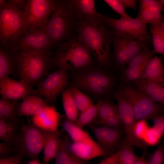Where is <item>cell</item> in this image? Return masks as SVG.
Returning <instances> with one entry per match:
<instances>
[{
  "label": "cell",
  "instance_id": "6da1fadb",
  "mask_svg": "<svg viewBox=\"0 0 164 164\" xmlns=\"http://www.w3.org/2000/svg\"><path fill=\"white\" fill-rule=\"evenodd\" d=\"M76 36L88 49L98 65L104 68L109 67L113 34L105 24L103 22L95 27L80 21Z\"/></svg>",
  "mask_w": 164,
  "mask_h": 164
},
{
  "label": "cell",
  "instance_id": "7a4b0ae2",
  "mask_svg": "<svg viewBox=\"0 0 164 164\" xmlns=\"http://www.w3.org/2000/svg\"><path fill=\"white\" fill-rule=\"evenodd\" d=\"M79 22L69 0H57L45 29L56 46L76 36Z\"/></svg>",
  "mask_w": 164,
  "mask_h": 164
},
{
  "label": "cell",
  "instance_id": "3957f363",
  "mask_svg": "<svg viewBox=\"0 0 164 164\" xmlns=\"http://www.w3.org/2000/svg\"><path fill=\"white\" fill-rule=\"evenodd\" d=\"M52 65L67 70L80 71L97 64L88 49L76 36L57 46Z\"/></svg>",
  "mask_w": 164,
  "mask_h": 164
},
{
  "label": "cell",
  "instance_id": "277c9868",
  "mask_svg": "<svg viewBox=\"0 0 164 164\" xmlns=\"http://www.w3.org/2000/svg\"><path fill=\"white\" fill-rule=\"evenodd\" d=\"M114 77L97 64L76 71L72 78V86L94 95L102 97L108 95L115 83Z\"/></svg>",
  "mask_w": 164,
  "mask_h": 164
},
{
  "label": "cell",
  "instance_id": "5b68a950",
  "mask_svg": "<svg viewBox=\"0 0 164 164\" xmlns=\"http://www.w3.org/2000/svg\"><path fill=\"white\" fill-rule=\"evenodd\" d=\"M20 80L33 87L43 79L52 66V54L25 52L15 53Z\"/></svg>",
  "mask_w": 164,
  "mask_h": 164
},
{
  "label": "cell",
  "instance_id": "8992f818",
  "mask_svg": "<svg viewBox=\"0 0 164 164\" xmlns=\"http://www.w3.org/2000/svg\"><path fill=\"white\" fill-rule=\"evenodd\" d=\"M99 16L102 22L114 34L128 38L142 41L151 47L152 39L147 30L146 24L137 17L116 19L100 13Z\"/></svg>",
  "mask_w": 164,
  "mask_h": 164
},
{
  "label": "cell",
  "instance_id": "52a82bcc",
  "mask_svg": "<svg viewBox=\"0 0 164 164\" xmlns=\"http://www.w3.org/2000/svg\"><path fill=\"white\" fill-rule=\"evenodd\" d=\"M56 46L45 29L36 28L26 31L6 47L13 53L25 52L52 54Z\"/></svg>",
  "mask_w": 164,
  "mask_h": 164
},
{
  "label": "cell",
  "instance_id": "ba28073f",
  "mask_svg": "<svg viewBox=\"0 0 164 164\" xmlns=\"http://www.w3.org/2000/svg\"><path fill=\"white\" fill-rule=\"evenodd\" d=\"M119 88L131 104L137 123L164 114V106L152 101L136 88L129 86Z\"/></svg>",
  "mask_w": 164,
  "mask_h": 164
},
{
  "label": "cell",
  "instance_id": "9c48e42d",
  "mask_svg": "<svg viewBox=\"0 0 164 164\" xmlns=\"http://www.w3.org/2000/svg\"><path fill=\"white\" fill-rule=\"evenodd\" d=\"M26 31L22 11L7 4L0 8V45L7 47Z\"/></svg>",
  "mask_w": 164,
  "mask_h": 164
},
{
  "label": "cell",
  "instance_id": "30bf717a",
  "mask_svg": "<svg viewBox=\"0 0 164 164\" xmlns=\"http://www.w3.org/2000/svg\"><path fill=\"white\" fill-rule=\"evenodd\" d=\"M56 0H28L22 11L26 30L45 29L56 4Z\"/></svg>",
  "mask_w": 164,
  "mask_h": 164
},
{
  "label": "cell",
  "instance_id": "8fae6325",
  "mask_svg": "<svg viewBox=\"0 0 164 164\" xmlns=\"http://www.w3.org/2000/svg\"><path fill=\"white\" fill-rule=\"evenodd\" d=\"M46 132L32 124L23 123L17 146L18 152L30 160L37 159L43 149Z\"/></svg>",
  "mask_w": 164,
  "mask_h": 164
},
{
  "label": "cell",
  "instance_id": "7c38bea8",
  "mask_svg": "<svg viewBox=\"0 0 164 164\" xmlns=\"http://www.w3.org/2000/svg\"><path fill=\"white\" fill-rule=\"evenodd\" d=\"M69 83L67 70L58 68L50 74L37 86L36 94L53 104Z\"/></svg>",
  "mask_w": 164,
  "mask_h": 164
},
{
  "label": "cell",
  "instance_id": "4fadbf2b",
  "mask_svg": "<svg viewBox=\"0 0 164 164\" xmlns=\"http://www.w3.org/2000/svg\"><path fill=\"white\" fill-rule=\"evenodd\" d=\"M113 93L117 102L118 113L125 135V140L133 146H138L141 140L136 133L137 122L131 104L119 88L115 90Z\"/></svg>",
  "mask_w": 164,
  "mask_h": 164
},
{
  "label": "cell",
  "instance_id": "5bb4252c",
  "mask_svg": "<svg viewBox=\"0 0 164 164\" xmlns=\"http://www.w3.org/2000/svg\"><path fill=\"white\" fill-rule=\"evenodd\" d=\"M94 135L96 142L105 152L109 155L117 152L125 139L124 131L91 124L88 125Z\"/></svg>",
  "mask_w": 164,
  "mask_h": 164
},
{
  "label": "cell",
  "instance_id": "9a60e30c",
  "mask_svg": "<svg viewBox=\"0 0 164 164\" xmlns=\"http://www.w3.org/2000/svg\"><path fill=\"white\" fill-rule=\"evenodd\" d=\"M0 93L2 97L16 101L28 95H37L36 90L25 81L9 77L0 80Z\"/></svg>",
  "mask_w": 164,
  "mask_h": 164
},
{
  "label": "cell",
  "instance_id": "2e32d148",
  "mask_svg": "<svg viewBox=\"0 0 164 164\" xmlns=\"http://www.w3.org/2000/svg\"><path fill=\"white\" fill-rule=\"evenodd\" d=\"M77 14L79 21L97 27L103 23L99 13L96 10L95 1L94 0H69Z\"/></svg>",
  "mask_w": 164,
  "mask_h": 164
},
{
  "label": "cell",
  "instance_id": "e0dca14e",
  "mask_svg": "<svg viewBox=\"0 0 164 164\" xmlns=\"http://www.w3.org/2000/svg\"><path fill=\"white\" fill-rule=\"evenodd\" d=\"M61 115L53 104H48L39 114L32 116V124L48 132L58 131Z\"/></svg>",
  "mask_w": 164,
  "mask_h": 164
},
{
  "label": "cell",
  "instance_id": "ac0fdd59",
  "mask_svg": "<svg viewBox=\"0 0 164 164\" xmlns=\"http://www.w3.org/2000/svg\"><path fill=\"white\" fill-rule=\"evenodd\" d=\"M162 0H140L137 17L146 24L156 25L161 21Z\"/></svg>",
  "mask_w": 164,
  "mask_h": 164
},
{
  "label": "cell",
  "instance_id": "d6986e66",
  "mask_svg": "<svg viewBox=\"0 0 164 164\" xmlns=\"http://www.w3.org/2000/svg\"><path fill=\"white\" fill-rule=\"evenodd\" d=\"M68 146L73 154L86 161L106 155L92 138L82 142H72Z\"/></svg>",
  "mask_w": 164,
  "mask_h": 164
},
{
  "label": "cell",
  "instance_id": "ffe728a7",
  "mask_svg": "<svg viewBox=\"0 0 164 164\" xmlns=\"http://www.w3.org/2000/svg\"><path fill=\"white\" fill-rule=\"evenodd\" d=\"M48 104L44 98L38 95H28L22 98V102L19 104L18 116L35 115Z\"/></svg>",
  "mask_w": 164,
  "mask_h": 164
},
{
  "label": "cell",
  "instance_id": "44dd1931",
  "mask_svg": "<svg viewBox=\"0 0 164 164\" xmlns=\"http://www.w3.org/2000/svg\"><path fill=\"white\" fill-rule=\"evenodd\" d=\"M23 123L17 119H0V139L2 142L11 143L17 148Z\"/></svg>",
  "mask_w": 164,
  "mask_h": 164
},
{
  "label": "cell",
  "instance_id": "7402d4cb",
  "mask_svg": "<svg viewBox=\"0 0 164 164\" xmlns=\"http://www.w3.org/2000/svg\"><path fill=\"white\" fill-rule=\"evenodd\" d=\"M137 89L152 101L164 106V85L140 80L135 83Z\"/></svg>",
  "mask_w": 164,
  "mask_h": 164
},
{
  "label": "cell",
  "instance_id": "603a6c76",
  "mask_svg": "<svg viewBox=\"0 0 164 164\" xmlns=\"http://www.w3.org/2000/svg\"><path fill=\"white\" fill-rule=\"evenodd\" d=\"M113 34L111 57L115 65L121 70L127 66L131 59L126 46L125 37Z\"/></svg>",
  "mask_w": 164,
  "mask_h": 164
},
{
  "label": "cell",
  "instance_id": "cb8c5ba5",
  "mask_svg": "<svg viewBox=\"0 0 164 164\" xmlns=\"http://www.w3.org/2000/svg\"><path fill=\"white\" fill-rule=\"evenodd\" d=\"M162 61L161 57L154 56L146 66L140 80L164 85V63Z\"/></svg>",
  "mask_w": 164,
  "mask_h": 164
},
{
  "label": "cell",
  "instance_id": "d4e9b609",
  "mask_svg": "<svg viewBox=\"0 0 164 164\" xmlns=\"http://www.w3.org/2000/svg\"><path fill=\"white\" fill-rule=\"evenodd\" d=\"M17 72L15 53L6 46L0 45V80Z\"/></svg>",
  "mask_w": 164,
  "mask_h": 164
},
{
  "label": "cell",
  "instance_id": "484cf974",
  "mask_svg": "<svg viewBox=\"0 0 164 164\" xmlns=\"http://www.w3.org/2000/svg\"><path fill=\"white\" fill-rule=\"evenodd\" d=\"M58 131L47 132L45 137L43 148V156L42 164H48L55 159L57 153L60 139Z\"/></svg>",
  "mask_w": 164,
  "mask_h": 164
},
{
  "label": "cell",
  "instance_id": "4316f807",
  "mask_svg": "<svg viewBox=\"0 0 164 164\" xmlns=\"http://www.w3.org/2000/svg\"><path fill=\"white\" fill-rule=\"evenodd\" d=\"M55 159L54 164H91L87 161L82 159L73 154L67 143L61 139Z\"/></svg>",
  "mask_w": 164,
  "mask_h": 164
},
{
  "label": "cell",
  "instance_id": "83f0119b",
  "mask_svg": "<svg viewBox=\"0 0 164 164\" xmlns=\"http://www.w3.org/2000/svg\"><path fill=\"white\" fill-rule=\"evenodd\" d=\"M62 101L65 116L69 121L75 123L79 112L69 88L65 89L61 93Z\"/></svg>",
  "mask_w": 164,
  "mask_h": 164
},
{
  "label": "cell",
  "instance_id": "f1b7e54d",
  "mask_svg": "<svg viewBox=\"0 0 164 164\" xmlns=\"http://www.w3.org/2000/svg\"><path fill=\"white\" fill-rule=\"evenodd\" d=\"M100 104L97 116L93 124L100 125L115 115L118 114L117 104L106 99L100 100Z\"/></svg>",
  "mask_w": 164,
  "mask_h": 164
},
{
  "label": "cell",
  "instance_id": "f546056e",
  "mask_svg": "<svg viewBox=\"0 0 164 164\" xmlns=\"http://www.w3.org/2000/svg\"><path fill=\"white\" fill-rule=\"evenodd\" d=\"M100 104L99 100L97 103L93 104L80 113L74 123L82 128L93 124L97 116Z\"/></svg>",
  "mask_w": 164,
  "mask_h": 164
},
{
  "label": "cell",
  "instance_id": "4dcf8cb0",
  "mask_svg": "<svg viewBox=\"0 0 164 164\" xmlns=\"http://www.w3.org/2000/svg\"><path fill=\"white\" fill-rule=\"evenodd\" d=\"M19 104L17 101L2 97L0 99V119L10 120L17 119Z\"/></svg>",
  "mask_w": 164,
  "mask_h": 164
},
{
  "label": "cell",
  "instance_id": "1f68e13d",
  "mask_svg": "<svg viewBox=\"0 0 164 164\" xmlns=\"http://www.w3.org/2000/svg\"><path fill=\"white\" fill-rule=\"evenodd\" d=\"M161 21L157 24L150 25V31L154 52L164 55V34L161 28Z\"/></svg>",
  "mask_w": 164,
  "mask_h": 164
},
{
  "label": "cell",
  "instance_id": "d6a6232c",
  "mask_svg": "<svg viewBox=\"0 0 164 164\" xmlns=\"http://www.w3.org/2000/svg\"><path fill=\"white\" fill-rule=\"evenodd\" d=\"M155 54L153 50L147 47L132 58L126 67L145 68L149 62L155 56Z\"/></svg>",
  "mask_w": 164,
  "mask_h": 164
},
{
  "label": "cell",
  "instance_id": "836d02e7",
  "mask_svg": "<svg viewBox=\"0 0 164 164\" xmlns=\"http://www.w3.org/2000/svg\"><path fill=\"white\" fill-rule=\"evenodd\" d=\"M119 151L118 164H133L138 157L135 154L133 146L124 141Z\"/></svg>",
  "mask_w": 164,
  "mask_h": 164
},
{
  "label": "cell",
  "instance_id": "e575fe53",
  "mask_svg": "<svg viewBox=\"0 0 164 164\" xmlns=\"http://www.w3.org/2000/svg\"><path fill=\"white\" fill-rule=\"evenodd\" d=\"M69 88L80 113L94 104L91 99L79 89L73 86Z\"/></svg>",
  "mask_w": 164,
  "mask_h": 164
},
{
  "label": "cell",
  "instance_id": "d590c367",
  "mask_svg": "<svg viewBox=\"0 0 164 164\" xmlns=\"http://www.w3.org/2000/svg\"><path fill=\"white\" fill-rule=\"evenodd\" d=\"M145 68L126 67L121 70V80L126 83H135L140 79Z\"/></svg>",
  "mask_w": 164,
  "mask_h": 164
},
{
  "label": "cell",
  "instance_id": "8d00e7d4",
  "mask_svg": "<svg viewBox=\"0 0 164 164\" xmlns=\"http://www.w3.org/2000/svg\"><path fill=\"white\" fill-rule=\"evenodd\" d=\"M125 38L126 46L131 60L146 48H151L149 46L142 41Z\"/></svg>",
  "mask_w": 164,
  "mask_h": 164
},
{
  "label": "cell",
  "instance_id": "74e56055",
  "mask_svg": "<svg viewBox=\"0 0 164 164\" xmlns=\"http://www.w3.org/2000/svg\"><path fill=\"white\" fill-rule=\"evenodd\" d=\"M103 1L119 14L121 16V18L128 19L131 18L126 12L120 0H104Z\"/></svg>",
  "mask_w": 164,
  "mask_h": 164
},
{
  "label": "cell",
  "instance_id": "f35d334b",
  "mask_svg": "<svg viewBox=\"0 0 164 164\" xmlns=\"http://www.w3.org/2000/svg\"><path fill=\"white\" fill-rule=\"evenodd\" d=\"M15 152H18L17 148L12 144L4 142L0 143V158L13 155Z\"/></svg>",
  "mask_w": 164,
  "mask_h": 164
},
{
  "label": "cell",
  "instance_id": "ab89813d",
  "mask_svg": "<svg viewBox=\"0 0 164 164\" xmlns=\"http://www.w3.org/2000/svg\"><path fill=\"white\" fill-rule=\"evenodd\" d=\"M164 162V147L160 146L147 161V164H162Z\"/></svg>",
  "mask_w": 164,
  "mask_h": 164
},
{
  "label": "cell",
  "instance_id": "60d3db41",
  "mask_svg": "<svg viewBox=\"0 0 164 164\" xmlns=\"http://www.w3.org/2000/svg\"><path fill=\"white\" fill-rule=\"evenodd\" d=\"M23 156L18 152L13 155L0 158V164H21Z\"/></svg>",
  "mask_w": 164,
  "mask_h": 164
},
{
  "label": "cell",
  "instance_id": "b9f144b4",
  "mask_svg": "<svg viewBox=\"0 0 164 164\" xmlns=\"http://www.w3.org/2000/svg\"><path fill=\"white\" fill-rule=\"evenodd\" d=\"M153 119L156 128L160 133L164 134V114L158 115Z\"/></svg>",
  "mask_w": 164,
  "mask_h": 164
},
{
  "label": "cell",
  "instance_id": "7bdbcfd3",
  "mask_svg": "<svg viewBox=\"0 0 164 164\" xmlns=\"http://www.w3.org/2000/svg\"><path fill=\"white\" fill-rule=\"evenodd\" d=\"M28 0H8L7 3L9 5L19 10H23Z\"/></svg>",
  "mask_w": 164,
  "mask_h": 164
},
{
  "label": "cell",
  "instance_id": "ee69618b",
  "mask_svg": "<svg viewBox=\"0 0 164 164\" xmlns=\"http://www.w3.org/2000/svg\"><path fill=\"white\" fill-rule=\"evenodd\" d=\"M119 149L115 153L109 155L98 164H118Z\"/></svg>",
  "mask_w": 164,
  "mask_h": 164
},
{
  "label": "cell",
  "instance_id": "f6af8a7d",
  "mask_svg": "<svg viewBox=\"0 0 164 164\" xmlns=\"http://www.w3.org/2000/svg\"><path fill=\"white\" fill-rule=\"evenodd\" d=\"M120 1L125 9L129 8L137 11V0H120Z\"/></svg>",
  "mask_w": 164,
  "mask_h": 164
},
{
  "label": "cell",
  "instance_id": "bcb514c9",
  "mask_svg": "<svg viewBox=\"0 0 164 164\" xmlns=\"http://www.w3.org/2000/svg\"><path fill=\"white\" fill-rule=\"evenodd\" d=\"M148 160L145 158L144 155L138 156V159L133 164H147Z\"/></svg>",
  "mask_w": 164,
  "mask_h": 164
},
{
  "label": "cell",
  "instance_id": "7dc6e473",
  "mask_svg": "<svg viewBox=\"0 0 164 164\" xmlns=\"http://www.w3.org/2000/svg\"><path fill=\"white\" fill-rule=\"evenodd\" d=\"M27 164H42L40 161L38 159L31 160Z\"/></svg>",
  "mask_w": 164,
  "mask_h": 164
},
{
  "label": "cell",
  "instance_id": "c3c4849f",
  "mask_svg": "<svg viewBox=\"0 0 164 164\" xmlns=\"http://www.w3.org/2000/svg\"><path fill=\"white\" fill-rule=\"evenodd\" d=\"M7 2L5 0H0V8L5 6L7 5Z\"/></svg>",
  "mask_w": 164,
  "mask_h": 164
},
{
  "label": "cell",
  "instance_id": "681fc988",
  "mask_svg": "<svg viewBox=\"0 0 164 164\" xmlns=\"http://www.w3.org/2000/svg\"><path fill=\"white\" fill-rule=\"evenodd\" d=\"M164 11V10H163ZM161 28L164 34V18L162 21L161 23Z\"/></svg>",
  "mask_w": 164,
  "mask_h": 164
},
{
  "label": "cell",
  "instance_id": "f907efd6",
  "mask_svg": "<svg viewBox=\"0 0 164 164\" xmlns=\"http://www.w3.org/2000/svg\"><path fill=\"white\" fill-rule=\"evenodd\" d=\"M162 1L163 5H164V0H162ZM163 10H164V8L163 9Z\"/></svg>",
  "mask_w": 164,
  "mask_h": 164
}]
</instances>
